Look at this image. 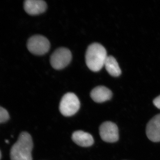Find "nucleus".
Masks as SVG:
<instances>
[{"mask_svg":"<svg viewBox=\"0 0 160 160\" xmlns=\"http://www.w3.org/2000/svg\"><path fill=\"white\" fill-rule=\"evenodd\" d=\"M33 142L30 135L26 132L20 134L10 150L11 160H32Z\"/></svg>","mask_w":160,"mask_h":160,"instance_id":"obj_1","label":"nucleus"},{"mask_svg":"<svg viewBox=\"0 0 160 160\" xmlns=\"http://www.w3.org/2000/svg\"><path fill=\"white\" fill-rule=\"evenodd\" d=\"M146 133L152 142H160V114L155 116L149 121L146 126Z\"/></svg>","mask_w":160,"mask_h":160,"instance_id":"obj_7","label":"nucleus"},{"mask_svg":"<svg viewBox=\"0 0 160 160\" xmlns=\"http://www.w3.org/2000/svg\"><path fill=\"white\" fill-rule=\"evenodd\" d=\"M99 133L102 140L107 142H115L119 139L118 129L112 122L103 123L100 127Z\"/></svg>","mask_w":160,"mask_h":160,"instance_id":"obj_6","label":"nucleus"},{"mask_svg":"<svg viewBox=\"0 0 160 160\" xmlns=\"http://www.w3.org/2000/svg\"><path fill=\"white\" fill-rule=\"evenodd\" d=\"M107 57V52L104 46L99 43H93L86 50V64L91 71L98 72L105 66Z\"/></svg>","mask_w":160,"mask_h":160,"instance_id":"obj_2","label":"nucleus"},{"mask_svg":"<svg viewBox=\"0 0 160 160\" xmlns=\"http://www.w3.org/2000/svg\"><path fill=\"white\" fill-rule=\"evenodd\" d=\"M1 158H2V153H1V152L0 151V160H1Z\"/></svg>","mask_w":160,"mask_h":160,"instance_id":"obj_14","label":"nucleus"},{"mask_svg":"<svg viewBox=\"0 0 160 160\" xmlns=\"http://www.w3.org/2000/svg\"><path fill=\"white\" fill-rule=\"evenodd\" d=\"M9 119V112L6 109L0 106V123H5Z\"/></svg>","mask_w":160,"mask_h":160,"instance_id":"obj_12","label":"nucleus"},{"mask_svg":"<svg viewBox=\"0 0 160 160\" xmlns=\"http://www.w3.org/2000/svg\"><path fill=\"white\" fill-rule=\"evenodd\" d=\"M27 46L28 50L32 54L42 55L49 51L50 45L49 40L46 37L37 35L28 40Z\"/></svg>","mask_w":160,"mask_h":160,"instance_id":"obj_4","label":"nucleus"},{"mask_svg":"<svg viewBox=\"0 0 160 160\" xmlns=\"http://www.w3.org/2000/svg\"><path fill=\"white\" fill-rule=\"evenodd\" d=\"M24 7L27 13L31 15H36L46 11L47 4L42 0H26L24 2Z\"/></svg>","mask_w":160,"mask_h":160,"instance_id":"obj_8","label":"nucleus"},{"mask_svg":"<svg viewBox=\"0 0 160 160\" xmlns=\"http://www.w3.org/2000/svg\"><path fill=\"white\" fill-rule=\"evenodd\" d=\"M72 138L76 144L82 147H89L94 143V140L91 134L81 130L74 132Z\"/></svg>","mask_w":160,"mask_h":160,"instance_id":"obj_10","label":"nucleus"},{"mask_svg":"<svg viewBox=\"0 0 160 160\" xmlns=\"http://www.w3.org/2000/svg\"><path fill=\"white\" fill-rule=\"evenodd\" d=\"M80 107V102L77 96L72 92H68L61 100L60 111L65 116H71L78 111Z\"/></svg>","mask_w":160,"mask_h":160,"instance_id":"obj_3","label":"nucleus"},{"mask_svg":"<svg viewBox=\"0 0 160 160\" xmlns=\"http://www.w3.org/2000/svg\"><path fill=\"white\" fill-rule=\"evenodd\" d=\"M112 92L105 86H99L94 88L90 93V96L96 102L102 103L111 98Z\"/></svg>","mask_w":160,"mask_h":160,"instance_id":"obj_9","label":"nucleus"},{"mask_svg":"<svg viewBox=\"0 0 160 160\" xmlns=\"http://www.w3.org/2000/svg\"><path fill=\"white\" fill-rule=\"evenodd\" d=\"M105 67L107 71L110 75L117 77L122 73L121 69L116 60L112 56H108L105 63Z\"/></svg>","mask_w":160,"mask_h":160,"instance_id":"obj_11","label":"nucleus"},{"mask_svg":"<svg viewBox=\"0 0 160 160\" xmlns=\"http://www.w3.org/2000/svg\"><path fill=\"white\" fill-rule=\"evenodd\" d=\"M153 103L157 108L160 109V95L154 99L153 101Z\"/></svg>","mask_w":160,"mask_h":160,"instance_id":"obj_13","label":"nucleus"},{"mask_svg":"<svg viewBox=\"0 0 160 160\" xmlns=\"http://www.w3.org/2000/svg\"><path fill=\"white\" fill-rule=\"evenodd\" d=\"M72 59L71 52L66 48H60L52 54L50 63L54 69L59 70L64 69L69 64Z\"/></svg>","mask_w":160,"mask_h":160,"instance_id":"obj_5","label":"nucleus"}]
</instances>
